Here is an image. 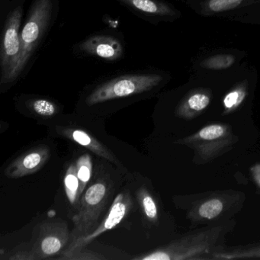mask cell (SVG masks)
I'll return each instance as SVG.
<instances>
[{
  "label": "cell",
  "instance_id": "1",
  "mask_svg": "<svg viewBox=\"0 0 260 260\" xmlns=\"http://www.w3.org/2000/svg\"><path fill=\"white\" fill-rule=\"evenodd\" d=\"M235 226L233 218L206 225L134 259L213 260L214 254L225 247L226 235Z\"/></svg>",
  "mask_w": 260,
  "mask_h": 260
},
{
  "label": "cell",
  "instance_id": "2",
  "mask_svg": "<svg viewBox=\"0 0 260 260\" xmlns=\"http://www.w3.org/2000/svg\"><path fill=\"white\" fill-rule=\"evenodd\" d=\"M60 0H32L21 31L19 60L7 83L1 89L7 90L29 71L33 60L57 21Z\"/></svg>",
  "mask_w": 260,
  "mask_h": 260
},
{
  "label": "cell",
  "instance_id": "3",
  "mask_svg": "<svg viewBox=\"0 0 260 260\" xmlns=\"http://www.w3.org/2000/svg\"><path fill=\"white\" fill-rule=\"evenodd\" d=\"M165 80V76L152 70H137L117 74L91 86L84 96L86 106L133 98L153 92Z\"/></svg>",
  "mask_w": 260,
  "mask_h": 260
},
{
  "label": "cell",
  "instance_id": "4",
  "mask_svg": "<svg viewBox=\"0 0 260 260\" xmlns=\"http://www.w3.org/2000/svg\"><path fill=\"white\" fill-rule=\"evenodd\" d=\"M246 196L240 191L226 190L199 194L187 210L192 228L232 218L243 207Z\"/></svg>",
  "mask_w": 260,
  "mask_h": 260
},
{
  "label": "cell",
  "instance_id": "5",
  "mask_svg": "<svg viewBox=\"0 0 260 260\" xmlns=\"http://www.w3.org/2000/svg\"><path fill=\"white\" fill-rule=\"evenodd\" d=\"M238 141L231 126L226 124H208L185 138L175 141L179 145L186 146L194 151L196 164H205L229 151Z\"/></svg>",
  "mask_w": 260,
  "mask_h": 260
},
{
  "label": "cell",
  "instance_id": "6",
  "mask_svg": "<svg viewBox=\"0 0 260 260\" xmlns=\"http://www.w3.org/2000/svg\"><path fill=\"white\" fill-rule=\"evenodd\" d=\"M112 192V185L106 178H96L83 193L79 202L78 212L73 217L74 228L71 231V240L89 235L98 226L99 219L107 205Z\"/></svg>",
  "mask_w": 260,
  "mask_h": 260
},
{
  "label": "cell",
  "instance_id": "7",
  "mask_svg": "<svg viewBox=\"0 0 260 260\" xmlns=\"http://www.w3.org/2000/svg\"><path fill=\"white\" fill-rule=\"evenodd\" d=\"M26 0H12L2 23L0 42V88L4 87L19 60L21 31Z\"/></svg>",
  "mask_w": 260,
  "mask_h": 260
},
{
  "label": "cell",
  "instance_id": "8",
  "mask_svg": "<svg viewBox=\"0 0 260 260\" xmlns=\"http://www.w3.org/2000/svg\"><path fill=\"white\" fill-rule=\"evenodd\" d=\"M71 232L64 220H47L37 228L31 250L36 260L45 259L62 253L69 245Z\"/></svg>",
  "mask_w": 260,
  "mask_h": 260
},
{
  "label": "cell",
  "instance_id": "9",
  "mask_svg": "<svg viewBox=\"0 0 260 260\" xmlns=\"http://www.w3.org/2000/svg\"><path fill=\"white\" fill-rule=\"evenodd\" d=\"M73 52L78 57H92L106 63H115L124 57L125 47L121 38L109 33H100L76 44Z\"/></svg>",
  "mask_w": 260,
  "mask_h": 260
},
{
  "label": "cell",
  "instance_id": "10",
  "mask_svg": "<svg viewBox=\"0 0 260 260\" xmlns=\"http://www.w3.org/2000/svg\"><path fill=\"white\" fill-rule=\"evenodd\" d=\"M132 205H133V202H132L130 192L127 190L121 191L114 200L106 218L97 226L96 229L89 235L69 243L68 247L64 249L63 252H71V251L80 249L83 246H88L102 234L111 231L115 226H118L129 214Z\"/></svg>",
  "mask_w": 260,
  "mask_h": 260
},
{
  "label": "cell",
  "instance_id": "11",
  "mask_svg": "<svg viewBox=\"0 0 260 260\" xmlns=\"http://www.w3.org/2000/svg\"><path fill=\"white\" fill-rule=\"evenodd\" d=\"M135 16L150 23L176 19L178 13L162 0H115Z\"/></svg>",
  "mask_w": 260,
  "mask_h": 260
},
{
  "label": "cell",
  "instance_id": "12",
  "mask_svg": "<svg viewBox=\"0 0 260 260\" xmlns=\"http://www.w3.org/2000/svg\"><path fill=\"white\" fill-rule=\"evenodd\" d=\"M51 158V150L47 146L34 147L15 159L5 170V175L18 179L33 174L43 168Z\"/></svg>",
  "mask_w": 260,
  "mask_h": 260
},
{
  "label": "cell",
  "instance_id": "13",
  "mask_svg": "<svg viewBox=\"0 0 260 260\" xmlns=\"http://www.w3.org/2000/svg\"><path fill=\"white\" fill-rule=\"evenodd\" d=\"M58 133L64 138L74 141L79 145L85 147L95 153L100 157L104 158L106 160L116 165L118 168L124 169L118 158L115 156L110 150L107 148L103 143L94 138L92 135L82 129L73 128V127H62L58 130Z\"/></svg>",
  "mask_w": 260,
  "mask_h": 260
},
{
  "label": "cell",
  "instance_id": "14",
  "mask_svg": "<svg viewBox=\"0 0 260 260\" xmlns=\"http://www.w3.org/2000/svg\"><path fill=\"white\" fill-rule=\"evenodd\" d=\"M211 100V94L208 91H194L181 101L176 108V115L184 119H193L207 109Z\"/></svg>",
  "mask_w": 260,
  "mask_h": 260
},
{
  "label": "cell",
  "instance_id": "15",
  "mask_svg": "<svg viewBox=\"0 0 260 260\" xmlns=\"http://www.w3.org/2000/svg\"><path fill=\"white\" fill-rule=\"evenodd\" d=\"M260 258V242L245 246L223 248L222 250L216 252L213 260L249 259Z\"/></svg>",
  "mask_w": 260,
  "mask_h": 260
},
{
  "label": "cell",
  "instance_id": "16",
  "mask_svg": "<svg viewBox=\"0 0 260 260\" xmlns=\"http://www.w3.org/2000/svg\"><path fill=\"white\" fill-rule=\"evenodd\" d=\"M23 103L28 110L41 117H53L60 110L57 103L44 97L28 96L24 98Z\"/></svg>",
  "mask_w": 260,
  "mask_h": 260
},
{
  "label": "cell",
  "instance_id": "17",
  "mask_svg": "<svg viewBox=\"0 0 260 260\" xmlns=\"http://www.w3.org/2000/svg\"><path fill=\"white\" fill-rule=\"evenodd\" d=\"M137 199L144 217L150 223H156L159 220V208L154 197L144 186L137 191Z\"/></svg>",
  "mask_w": 260,
  "mask_h": 260
},
{
  "label": "cell",
  "instance_id": "18",
  "mask_svg": "<svg viewBox=\"0 0 260 260\" xmlns=\"http://www.w3.org/2000/svg\"><path fill=\"white\" fill-rule=\"evenodd\" d=\"M80 179L77 175V167L75 164H71L64 176V189L67 197L71 205H76L79 199H80Z\"/></svg>",
  "mask_w": 260,
  "mask_h": 260
},
{
  "label": "cell",
  "instance_id": "19",
  "mask_svg": "<svg viewBox=\"0 0 260 260\" xmlns=\"http://www.w3.org/2000/svg\"><path fill=\"white\" fill-rule=\"evenodd\" d=\"M77 175L80 179V196L84 193L88 182L90 181L92 173V161L90 155L86 153L82 155L76 162Z\"/></svg>",
  "mask_w": 260,
  "mask_h": 260
},
{
  "label": "cell",
  "instance_id": "20",
  "mask_svg": "<svg viewBox=\"0 0 260 260\" xmlns=\"http://www.w3.org/2000/svg\"><path fill=\"white\" fill-rule=\"evenodd\" d=\"M247 95V86L246 84H241L237 86L226 94L223 99V104L224 113L228 114L234 112L240 107Z\"/></svg>",
  "mask_w": 260,
  "mask_h": 260
},
{
  "label": "cell",
  "instance_id": "21",
  "mask_svg": "<svg viewBox=\"0 0 260 260\" xmlns=\"http://www.w3.org/2000/svg\"><path fill=\"white\" fill-rule=\"evenodd\" d=\"M57 258L62 260H103L109 258L86 246L71 252H62Z\"/></svg>",
  "mask_w": 260,
  "mask_h": 260
},
{
  "label": "cell",
  "instance_id": "22",
  "mask_svg": "<svg viewBox=\"0 0 260 260\" xmlns=\"http://www.w3.org/2000/svg\"><path fill=\"white\" fill-rule=\"evenodd\" d=\"M235 61L234 56L231 54H218L208 57L201 63V66L208 70L228 69Z\"/></svg>",
  "mask_w": 260,
  "mask_h": 260
},
{
  "label": "cell",
  "instance_id": "23",
  "mask_svg": "<svg viewBox=\"0 0 260 260\" xmlns=\"http://www.w3.org/2000/svg\"><path fill=\"white\" fill-rule=\"evenodd\" d=\"M30 243H22L18 247L6 252V257L9 260H36L31 250L32 245Z\"/></svg>",
  "mask_w": 260,
  "mask_h": 260
},
{
  "label": "cell",
  "instance_id": "24",
  "mask_svg": "<svg viewBox=\"0 0 260 260\" xmlns=\"http://www.w3.org/2000/svg\"><path fill=\"white\" fill-rule=\"evenodd\" d=\"M242 1L243 0H209L207 8L210 13H223L237 8Z\"/></svg>",
  "mask_w": 260,
  "mask_h": 260
},
{
  "label": "cell",
  "instance_id": "25",
  "mask_svg": "<svg viewBox=\"0 0 260 260\" xmlns=\"http://www.w3.org/2000/svg\"><path fill=\"white\" fill-rule=\"evenodd\" d=\"M250 174L255 185L260 188V162H257L250 167Z\"/></svg>",
  "mask_w": 260,
  "mask_h": 260
},
{
  "label": "cell",
  "instance_id": "26",
  "mask_svg": "<svg viewBox=\"0 0 260 260\" xmlns=\"http://www.w3.org/2000/svg\"><path fill=\"white\" fill-rule=\"evenodd\" d=\"M12 0H0V21L4 19Z\"/></svg>",
  "mask_w": 260,
  "mask_h": 260
}]
</instances>
